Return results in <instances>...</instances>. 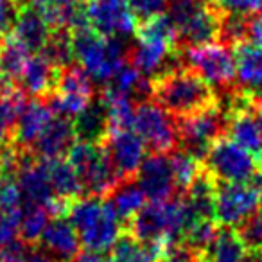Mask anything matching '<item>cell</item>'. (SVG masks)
Wrapping results in <instances>:
<instances>
[{
  "label": "cell",
  "instance_id": "obj_1",
  "mask_svg": "<svg viewBox=\"0 0 262 262\" xmlns=\"http://www.w3.org/2000/svg\"><path fill=\"white\" fill-rule=\"evenodd\" d=\"M69 221L76 228L81 244L95 251H108L122 235V225L110 200L81 196L69 203Z\"/></svg>",
  "mask_w": 262,
  "mask_h": 262
},
{
  "label": "cell",
  "instance_id": "obj_2",
  "mask_svg": "<svg viewBox=\"0 0 262 262\" xmlns=\"http://www.w3.org/2000/svg\"><path fill=\"white\" fill-rule=\"evenodd\" d=\"M185 198H169L165 201H151L137 215L129 219L127 233L144 244L169 241L178 243L194 221Z\"/></svg>",
  "mask_w": 262,
  "mask_h": 262
},
{
  "label": "cell",
  "instance_id": "obj_3",
  "mask_svg": "<svg viewBox=\"0 0 262 262\" xmlns=\"http://www.w3.org/2000/svg\"><path fill=\"white\" fill-rule=\"evenodd\" d=\"M135 34L137 43L129 51L131 65L146 77L169 72V63H172V54L178 47V31L169 15L142 22Z\"/></svg>",
  "mask_w": 262,
  "mask_h": 262
},
{
  "label": "cell",
  "instance_id": "obj_4",
  "mask_svg": "<svg viewBox=\"0 0 262 262\" xmlns=\"http://www.w3.org/2000/svg\"><path fill=\"white\" fill-rule=\"evenodd\" d=\"M153 95L158 104L180 119L215 101L210 84L189 69H174L157 76L153 79Z\"/></svg>",
  "mask_w": 262,
  "mask_h": 262
},
{
  "label": "cell",
  "instance_id": "obj_5",
  "mask_svg": "<svg viewBox=\"0 0 262 262\" xmlns=\"http://www.w3.org/2000/svg\"><path fill=\"white\" fill-rule=\"evenodd\" d=\"M74 59L92 81L108 84L126 63V45L120 38H104L90 26L72 31Z\"/></svg>",
  "mask_w": 262,
  "mask_h": 262
},
{
  "label": "cell",
  "instance_id": "obj_6",
  "mask_svg": "<svg viewBox=\"0 0 262 262\" xmlns=\"http://www.w3.org/2000/svg\"><path fill=\"white\" fill-rule=\"evenodd\" d=\"M69 162L79 174L83 189L84 192H88V196H108L124 180L101 144H90L83 140L74 142L69 149Z\"/></svg>",
  "mask_w": 262,
  "mask_h": 262
},
{
  "label": "cell",
  "instance_id": "obj_7",
  "mask_svg": "<svg viewBox=\"0 0 262 262\" xmlns=\"http://www.w3.org/2000/svg\"><path fill=\"white\" fill-rule=\"evenodd\" d=\"M226 127H228V115L215 101L192 115L182 117L178 124L182 149L196 160L203 162L212 144L225 137Z\"/></svg>",
  "mask_w": 262,
  "mask_h": 262
},
{
  "label": "cell",
  "instance_id": "obj_8",
  "mask_svg": "<svg viewBox=\"0 0 262 262\" xmlns=\"http://www.w3.org/2000/svg\"><path fill=\"white\" fill-rule=\"evenodd\" d=\"M258 160L260 158L233 142L230 137H221L212 144L205 158V169L217 182L251 183L260 172Z\"/></svg>",
  "mask_w": 262,
  "mask_h": 262
},
{
  "label": "cell",
  "instance_id": "obj_9",
  "mask_svg": "<svg viewBox=\"0 0 262 262\" xmlns=\"http://www.w3.org/2000/svg\"><path fill=\"white\" fill-rule=\"evenodd\" d=\"M187 69L196 72L212 88H225L235 77V54L226 43H212L187 47Z\"/></svg>",
  "mask_w": 262,
  "mask_h": 262
},
{
  "label": "cell",
  "instance_id": "obj_10",
  "mask_svg": "<svg viewBox=\"0 0 262 262\" xmlns=\"http://www.w3.org/2000/svg\"><path fill=\"white\" fill-rule=\"evenodd\" d=\"M135 131L153 153L174 151L180 142L178 124L174 117L158 102L144 101L135 112Z\"/></svg>",
  "mask_w": 262,
  "mask_h": 262
},
{
  "label": "cell",
  "instance_id": "obj_11",
  "mask_svg": "<svg viewBox=\"0 0 262 262\" xmlns=\"http://www.w3.org/2000/svg\"><path fill=\"white\" fill-rule=\"evenodd\" d=\"M260 203V189L253 183L221 182L215 187L214 219L219 225L232 228L258 212Z\"/></svg>",
  "mask_w": 262,
  "mask_h": 262
},
{
  "label": "cell",
  "instance_id": "obj_12",
  "mask_svg": "<svg viewBox=\"0 0 262 262\" xmlns=\"http://www.w3.org/2000/svg\"><path fill=\"white\" fill-rule=\"evenodd\" d=\"M51 108L56 115L76 119L92 101H94V86L92 79L81 67H67L61 69L52 90Z\"/></svg>",
  "mask_w": 262,
  "mask_h": 262
},
{
  "label": "cell",
  "instance_id": "obj_13",
  "mask_svg": "<svg viewBox=\"0 0 262 262\" xmlns=\"http://www.w3.org/2000/svg\"><path fill=\"white\" fill-rule=\"evenodd\" d=\"M86 22L104 38H127L139 29L127 0H88L84 6Z\"/></svg>",
  "mask_w": 262,
  "mask_h": 262
},
{
  "label": "cell",
  "instance_id": "obj_14",
  "mask_svg": "<svg viewBox=\"0 0 262 262\" xmlns=\"http://www.w3.org/2000/svg\"><path fill=\"white\" fill-rule=\"evenodd\" d=\"M110 160L124 180L131 178L139 172L142 162L146 160V144L137 131H113L108 133L101 142Z\"/></svg>",
  "mask_w": 262,
  "mask_h": 262
},
{
  "label": "cell",
  "instance_id": "obj_15",
  "mask_svg": "<svg viewBox=\"0 0 262 262\" xmlns=\"http://www.w3.org/2000/svg\"><path fill=\"white\" fill-rule=\"evenodd\" d=\"M137 183L142 187L144 194L151 201H165L174 194L178 189L172 174L171 158L164 153H153L146 157L139 172H137Z\"/></svg>",
  "mask_w": 262,
  "mask_h": 262
},
{
  "label": "cell",
  "instance_id": "obj_16",
  "mask_svg": "<svg viewBox=\"0 0 262 262\" xmlns=\"http://www.w3.org/2000/svg\"><path fill=\"white\" fill-rule=\"evenodd\" d=\"M15 178L24 205L47 207L56 198L49 182L45 162H34L29 153H26Z\"/></svg>",
  "mask_w": 262,
  "mask_h": 262
},
{
  "label": "cell",
  "instance_id": "obj_17",
  "mask_svg": "<svg viewBox=\"0 0 262 262\" xmlns=\"http://www.w3.org/2000/svg\"><path fill=\"white\" fill-rule=\"evenodd\" d=\"M221 22L223 15L210 2H207L176 29L178 31V40L185 43L187 47L212 43L219 38Z\"/></svg>",
  "mask_w": 262,
  "mask_h": 262
},
{
  "label": "cell",
  "instance_id": "obj_18",
  "mask_svg": "<svg viewBox=\"0 0 262 262\" xmlns=\"http://www.w3.org/2000/svg\"><path fill=\"white\" fill-rule=\"evenodd\" d=\"M54 117L56 113L52 112L49 102L40 101V99L26 102L22 112L18 113L15 133H13L16 146L22 149H29V147L33 149L36 140L43 135V131L47 129V126Z\"/></svg>",
  "mask_w": 262,
  "mask_h": 262
},
{
  "label": "cell",
  "instance_id": "obj_19",
  "mask_svg": "<svg viewBox=\"0 0 262 262\" xmlns=\"http://www.w3.org/2000/svg\"><path fill=\"white\" fill-rule=\"evenodd\" d=\"M40 243L41 248L59 262H72V258L79 253L81 241L72 223L59 215L49 221Z\"/></svg>",
  "mask_w": 262,
  "mask_h": 262
},
{
  "label": "cell",
  "instance_id": "obj_20",
  "mask_svg": "<svg viewBox=\"0 0 262 262\" xmlns=\"http://www.w3.org/2000/svg\"><path fill=\"white\" fill-rule=\"evenodd\" d=\"M56 31H76L86 27L84 8L77 0H31V4Z\"/></svg>",
  "mask_w": 262,
  "mask_h": 262
},
{
  "label": "cell",
  "instance_id": "obj_21",
  "mask_svg": "<svg viewBox=\"0 0 262 262\" xmlns=\"http://www.w3.org/2000/svg\"><path fill=\"white\" fill-rule=\"evenodd\" d=\"M9 34L29 51H43L52 36V27L33 6H22Z\"/></svg>",
  "mask_w": 262,
  "mask_h": 262
},
{
  "label": "cell",
  "instance_id": "obj_22",
  "mask_svg": "<svg viewBox=\"0 0 262 262\" xmlns=\"http://www.w3.org/2000/svg\"><path fill=\"white\" fill-rule=\"evenodd\" d=\"M76 131H74V122L67 117L56 115L43 131V135L36 140L33 146V151L41 158V160H56L61 158L72 147Z\"/></svg>",
  "mask_w": 262,
  "mask_h": 262
},
{
  "label": "cell",
  "instance_id": "obj_23",
  "mask_svg": "<svg viewBox=\"0 0 262 262\" xmlns=\"http://www.w3.org/2000/svg\"><path fill=\"white\" fill-rule=\"evenodd\" d=\"M59 69H56L43 54L31 56L26 63L18 81L24 94L34 95V97H43L52 94L58 79Z\"/></svg>",
  "mask_w": 262,
  "mask_h": 262
},
{
  "label": "cell",
  "instance_id": "obj_24",
  "mask_svg": "<svg viewBox=\"0 0 262 262\" xmlns=\"http://www.w3.org/2000/svg\"><path fill=\"white\" fill-rule=\"evenodd\" d=\"M226 131L233 142L243 146L255 157H262V124L255 110H248L230 117Z\"/></svg>",
  "mask_w": 262,
  "mask_h": 262
},
{
  "label": "cell",
  "instance_id": "obj_25",
  "mask_svg": "<svg viewBox=\"0 0 262 262\" xmlns=\"http://www.w3.org/2000/svg\"><path fill=\"white\" fill-rule=\"evenodd\" d=\"M45 167H47L49 182H51L52 192L56 198L63 201H74L77 198H81V194L84 192L81 178L77 174V171L72 167L69 160L63 158H56V160H43Z\"/></svg>",
  "mask_w": 262,
  "mask_h": 262
},
{
  "label": "cell",
  "instance_id": "obj_26",
  "mask_svg": "<svg viewBox=\"0 0 262 262\" xmlns=\"http://www.w3.org/2000/svg\"><path fill=\"white\" fill-rule=\"evenodd\" d=\"M235 76L250 92L262 90V49L250 41L235 45Z\"/></svg>",
  "mask_w": 262,
  "mask_h": 262
},
{
  "label": "cell",
  "instance_id": "obj_27",
  "mask_svg": "<svg viewBox=\"0 0 262 262\" xmlns=\"http://www.w3.org/2000/svg\"><path fill=\"white\" fill-rule=\"evenodd\" d=\"M26 95L22 90L13 86V81H0V146L9 144V139L15 133L16 119L26 106Z\"/></svg>",
  "mask_w": 262,
  "mask_h": 262
},
{
  "label": "cell",
  "instance_id": "obj_28",
  "mask_svg": "<svg viewBox=\"0 0 262 262\" xmlns=\"http://www.w3.org/2000/svg\"><path fill=\"white\" fill-rule=\"evenodd\" d=\"M72 122L76 137H79L83 142L101 144L108 135V115L102 101H92Z\"/></svg>",
  "mask_w": 262,
  "mask_h": 262
},
{
  "label": "cell",
  "instance_id": "obj_29",
  "mask_svg": "<svg viewBox=\"0 0 262 262\" xmlns=\"http://www.w3.org/2000/svg\"><path fill=\"white\" fill-rule=\"evenodd\" d=\"M217 180L203 167L201 174L187 187V203L196 219H214V200Z\"/></svg>",
  "mask_w": 262,
  "mask_h": 262
},
{
  "label": "cell",
  "instance_id": "obj_30",
  "mask_svg": "<svg viewBox=\"0 0 262 262\" xmlns=\"http://www.w3.org/2000/svg\"><path fill=\"white\" fill-rule=\"evenodd\" d=\"M246 251V246L237 235V230L223 226L210 246L200 255L201 262H243Z\"/></svg>",
  "mask_w": 262,
  "mask_h": 262
},
{
  "label": "cell",
  "instance_id": "obj_31",
  "mask_svg": "<svg viewBox=\"0 0 262 262\" xmlns=\"http://www.w3.org/2000/svg\"><path fill=\"white\" fill-rule=\"evenodd\" d=\"M101 101L106 106L108 133L126 131L133 127V124H135V112H137V108L133 106V99L122 94H115V92L104 88Z\"/></svg>",
  "mask_w": 262,
  "mask_h": 262
},
{
  "label": "cell",
  "instance_id": "obj_32",
  "mask_svg": "<svg viewBox=\"0 0 262 262\" xmlns=\"http://www.w3.org/2000/svg\"><path fill=\"white\" fill-rule=\"evenodd\" d=\"M110 203L113 205L115 212L120 219H131L146 207L147 196L144 194L142 187L137 183V180H122L110 194Z\"/></svg>",
  "mask_w": 262,
  "mask_h": 262
},
{
  "label": "cell",
  "instance_id": "obj_33",
  "mask_svg": "<svg viewBox=\"0 0 262 262\" xmlns=\"http://www.w3.org/2000/svg\"><path fill=\"white\" fill-rule=\"evenodd\" d=\"M29 58V49L20 43L16 38H13L11 34H6L0 40V74L4 79H18Z\"/></svg>",
  "mask_w": 262,
  "mask_h": 262
},
{
  "label": "cell",
  "instance_id": "obj_34",
  "mask_svg": "<svg viewBox=\"0 0 262 262\" xmlns=\"http://www.w3.org/2000/svg\"><path fill=\"white\" fill-rule=\"evenodd\" d=\"M49 210L38 205H24L20 210V226L18 233L26 244L38 243L43 235L45 228L49 225Z\"/></svg>",
  "mask_w": 262,
  "mask_h": 262
},
{
  "label": "cell",
  "instance_id": "obj_35",
  "mask_svg": "<svg viewBox=\"0 0 262 262\" xmlns=\"http://www.w3.org/2000/svg\"><path fill=\"white\" fill-rule=\"evenodd\" d=\"M112 262H158L147 244L129 233H122L112 248Z\"/></svg>",
  "mask_w": 262,
  "mask_h": 262
},
{
  "label": "cell",
  "instance_id": "obj_36",
  "mask_svg": "<svg viewBox=\"0 0 262 262\" xmlns=\"http://www.w3.org/2000/svg\"><path fill=\"white\" fill-rule=\"evenodd\" d=\"M41 54L56 67V69H67L70 67L74 59V51H72V38L67 31H58L56 34H52L51 40L47 41V45L43 47Z\"/></svg>",
  "mask_w": 262,
  "mask_h": 262
},
{
  "label": "cell",
  "instance_id": "obj_37",
  "mask_svg": "<svg viewBox=\"0 0 262 262\" xmlns=\"http://www.w3.org/2000/svg\"><path fill=\"white\" fill-rule=\"evenodd\" d=\"M217 232L219 228L214 219H194L189 228H187L185 235H183L185 246L201 253V251H205L210 246V243L215 239Z\"/></svg>",
  "mask_w": 262,
  "mask_h": 262
},
{
  "label": "cell",
  "instance_id": "obj_38",
  "mask_svg": "<svg viewBox=\"0 0 262 262\" xmlns=\"http://www.w3.org/2000/svg\"><path fill=\"white\" fill-rule=\"evenodd\" d=\"M171 165H172V174H174V182L178 189H187L198 176L201 174L203 167H201L200 160L190 157L187 151H174L171 155Z\"/></svg>",
  "mask_w": 262,
  "mask_h": 262
},
{
  "label": "cell",
  "instance_id": "obj_39",
  "mask_svg": "<svg viewBox=\"0 0 262 262\" xmlns=\"http://www.w3.org/2000/svg\"><path fill=\"white\" fill-rule=\"evenodd\" d=\"M237 235L248 251H262V212H255L244 219L237 228Z\"/></svg>",
  "mask_w": 262,
  "mask_h": 262
},
{
  "label": "cell",
  "instance_id": "obj_40",
  "mask_svg": "<svg viewBox=\"0 0 262 262\" xmlns=\"http://www.w3.org/2000/svg\"><path fill=\"white\" fill-rule=\"evenodd\" d=\"M248 34V18L241 15H225L221 22V33L219 38H223L225 43L239 45L244 43Z\"/></svg>",
  "mask_w": 262,
  "mask_h": 262
},
{
  "label": "cell",
  "instance_id": "obj_41",
  "mask_svg": "<svg viewBox=\"0 0 262 262\" xmlns=\"http://www.w3.org/2000/svg\"><path fill=\"white\" fill-rule=\"evenodd\" d=\"M210 4L225 15L251 16L262 13V0H210Z\"/></svg>",
  "mask_w": 262,
  "mask_h": 262
},
{
  "label": "cell",
  "instance_id": "obj_42",
  "mask_svg": "<svg viewBox=\"0 0 262 262\" xmlns=\"http://www.w3.org/2000/svg\"><path fill=\"white\" fill-rule=\"evenodd\" d=\"M127 2H129L133 15L140 22H146V20H151L155 16L164 15V11L169 6V0H127Z\"/></svg>",
  "mask_w": 262,
  "mask_h": 262
},
{
  "label": "cell",
  "instance_id": "obj_43",
  "mask_svg": "<svg viewBox=\"0 0 262 262\" xmlns=\"http://www.w3.org/2000/svg\"><path fill=\"white\" fill-rule=\"evenodd\" d=\"M20 226V210L11 212L0 208V248L15 243Z\"/></svg>",
  "mask_w": 262,
  "mask_h": 262
},
{
  "label": "cell",
  "instance_id": "obj_44",
  "mask_svg": "<svg viewBox=\"0 0 262 262\" xmlns=\"http://www.w3.org/2000/svg\"><path fill=\"white\" fill-rule=\"evenodd\" d=\"M24 0H0V38L11 33Z\"/></svg>",
  "mask_w": 262,
  "mask_h": 262
},
{
  "label": "cell",
  "instance_id": "obj_45",
  "mask_svg": "<svg viewBox=\"0 0 262 262\" xmlns=\"http://www.w3.org/2000/svg\"><path fill=\"white\" fill-rule=\"evenodd\" d=\"M27 248L24 241H15L0 250V262H27Z\"/></svg>",
  "mask_w": 262,
  "mask_h": 262
},
{
  "label": "cell",
  "instance_id": "obj_46",
  "mask_svg": "<svg viewBox=\"0 0 262 262\" xmlns=\"http://www.w3.org/2000/svg\"><path fill=\"white\" fill-rule=\"evenodd\" d=\"M162 262H201V255L198 251L190 250L189 246L174 244Z\"/></svg>",
  "mask_w": 262,
  "mask_h": 262
},
{
  "label": "cell",
  "instance_id": "obj_47",
  "mask_svg": "<svg viewBox=\"0 0 262 262\" xmlns=\"http://www.w3.org/2000/svg\"><path fill=\"white\" fill-rule=\"evenodd\" d=\"M246 38L250 40L251 45L262 49V13L251 15L248 18V34Z\"/></svg>",
  "mask_w": 262,
  "mask_h": 262
},
{
  "label": "cell",
  "instance_id": "obj_48",
  "mask_svg": "<svg viewBox=\"0 0 262 262\" xmlns=\"http://www.w3.org/2000/svg\"><path fill=\"white\" fill-rule=\"evenodd\" d=\"M72 262H112V257L106 255V251L95 250H83L72 258Z\"/></svg>",
  "mask_w": 262,
  "mask_h": 262
},
{
  "label": "cell",
  "instance_id": "obj_49",
  "mask_svg": "<svg viewBox=\"0 0 262 262\" xmlns=\"http://www.w3.org/2000/svg\"><path fill=\"white\" fill-rule=\"evenodd\" d=\"M27 262H59V260L52 257V255H49L45 250H41V251H33V253H29Z\"/></svg>",
  "mask_w": 262,
  "mask_h": 262
},
{
  "label": "cell",
  "instance_id": "obj_50",
  "mask_svg": "<svg viewBox=\"0 0 262 262\" xmlns=\"http://www.w3.org/2000/svg\"><path fill=\"white\" fill-rule=\"evenodd\" d=\"M243 262H262V251H246Z\"/></svg>",
  "mask_w": 262,
  "mask_h": 262
},
{
  "label": "cell",
  "instance_id": "obj_51",
  "mask_svg": "<svg viewBox=\"0 0 262 262\" xmlns=\"http://www.w3.org/2000/svg\"><path fill=\"white\" fill-rule=\"evenodd\" d=\"M255 112H257V117H258V120H260V124H262V97L257 101V104H255Z\"/></svg>",
  "mask_w": 262,
  "mask_h": 262
},
{
  "label": "cell",
  "instance_id": "obj_52",
  "mask_svg": "<svg viewBox=\"0 0 262 262\" xmlns=\"http://www.w3.org/2000/svg\"><path fill=\"white\" fill-rule=\"evenodd\" d=\"M4 183H6V180H4V176L0 174V192H2V187H4Z\"/></svg>",
  "mask_w": 262,
  "mask_h": 262
},
{
  "label": "cell",
  "instance_id": "obj_53",
  "mask_svg": "<svg viewBox=\"0 0 262 262\" xmlns=\"http://www.w3.org/2000/svg\"><path fill=\"white\" fill-rule=\"evenodd\" d=\"M260 198H262V165H260Z\"/></svg>",
  "mask_w": 262,
  "mask_h": 262
},
{
  "label": "cell",
  "instance_id": "obj_54",
  "mask_svg": "<svg viewBox=\"0 0 262 262\" xmlns=\"http://www.w3.org/2000/svg\"><path fill=\"white\" fill-rule=\"evenodd\" d=\"M0 79H2V74H0Z\"/></svg>",
  "mask_w": 262,
  "mask_h": 262
}]
</instances>
